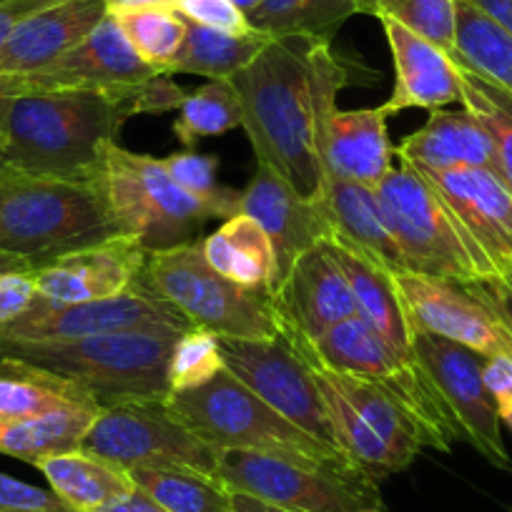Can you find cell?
I'll return each mask as SVG.
<instances>
[{
	"label": "cell",
	"mask_w": 512,
	"mask_h": 512,
	"mask_svg": "<svg viewBox=\"0 0 512 512\" xmlns=\"http://www.w3.org/2000/svg\"><path fill=\"white\" fill-rule=\"evenodd\" d=\"M256 164L277 171L309 201L324 199V126L339 88L352 83L332 41L274 38L229 78Z\"/></svg>",
	"instance_id": "1"
},
{
	"label": "cell",
	"mask_w": 512,
	"mask_h": 512,
	"mask_svg": "<svg viewBox=\"0 0 512 512\" xmlns=\"http://www.w3.org/2000/svg\"><path fill=\"white\" fill-rule=\"evenodd\" d=\"M146 83V81H144ZM144 83L123 93L33 91L8 111L3 164L36 176L96 181L103 149L141 113Z\"/></svg>",
	"instance_id": "2"
},
{
	"label": "cell",
	"mask_w": 512,
	"mask_h": 512,
	"mask_svg": "<svg viewBox=\"0 0 512 512\" xmlns=\"http://www.w3.org/2000/svg\"><path fill=\"white\" fill-rule=\"evenodd\" d=\"M118 236L96 181L0 169V249L33 269Z\"/></svg>",
	"instance_id": "3"
},
{
	"label": "cell",
	"mask_w": 512,
	"mask_h": 512,
	"mask_svg": "<svg viewBox=\"0 0 512 512\" xmlns=\"http://www.w3.org/2000/svg\"><path fill=\"white\" fill-rule=\"evenodd\" d=\"M176 329H139L61 342H0V354L23 359L81 384L103 407L164 400Z\"/></svg>",
	"instance_id": "4"
},
{
	"label": "cell",
	"mask_w": 512,
	"mask_h": 512,
	"mask_svg": "<svg viewBox=\"0 0 512 512\" xmlns=\"http://www.w3.org/2000/svg\"><path fill=\"white\" fill-rule=\"evenodd\" d=\"M294 337L307 344L309 352L334 372L357 374L390 397L410 420L422 450L430 447L437 452H450L460 442V427L442 397L440 387L430 377L415 354L397 352L384 342L362 317H349L334 324L317 342Z\"/></svg>",
	"instance_id": "5"
},
{
	"label": "cell",
	"mask_w": 512,
	"mask_h": 512,
	"mask_svg": "<svg viewBox=\"0 0 512 512\" xmlns=\"http://www.w3.org/2000/svg\"><path fill=\"white\" fill-rule=\"evenodd\" d=\"M164 405L181 425L219 452L256 450L352 465L342 452L314 440L272 410L226 367L196 390L169 392Z\"/></svg>",
	"instance_id": "6"
},
{
	"label": "cell",
	"mask_w": 512,
	"mask_h": 512,
	"mask_svg": "<svg viewBox=\"0 0 512 512\" xmlns=\"http://www.w3.org/2000/svg\"><path fill=\"white\" fill-rule=\"evenodd\" d=\"M139 282L179 309L191 327L231 339H282L269 294L221 277L206 262L201 241L149 251Z\"/></svg>",
	"instance_id": "7"
},
{
	"label": "cell",
	"mask_w": 512,
	"mask_h": 512,
	"mask_svg": "<svg viewBox=\"0 0 512 512\" xmlns=\"http://www.w3.org/2000/svg\"><path fill=\"white\" fill-rule=\"evenodd\" d=\"M377 196L410 272L462 287L497 279L485 254L420 171L407 164L392 169L377 186Z\"/></svg>",
	"instance_id": "8"
},
{
	"label": "cell",
	"mask_w": 512,
	"mask_h": 512,
	"mask_svg": "<svg viewBox=\"0 0 512 512\" xmlns=\"http://www.w3.org/2000/svg\"><path fill=\"white\" fill-rule=\"evenodd\" d=\"M96 184L101 186L118 234L134 236L146 251L194 241L201 226L216 219L204 201L176 186L166 174L164 161L134 154L118 146V141L103 149Z\"/></svg>",
	"instance_id": "9"
},
{
	"label": "cell",
	"mask_w": 512,
	"mask_h": 512,
	"mask_svg": "<svg viewBox=\"0 0 512 512\" xmlns=\"http://www.w3.org/2000/svg\"><path fill=\"white\" fill-rule=\"evenodd\" d=\"M216 477L289 512H362L382 505L377 482L352 465L256 450L219 452Z\"/></svg>",
	"instance_id": "10"
},
{
	"label": "cell",
	"mask_w": 512,
	"mask_h": 512,
	"mask_svg": "<svg viewBox=\"0 0 512 512\" xmlns=\"http://www.w3.org/2000/svg\"><path fill=\"white\" fill-rule=\"evenodd\" d=\"M81 450L126 472L134 467H191L216 475L219 467V450L181 425L164 400L103 407Z\"/></svg>",
	"instance_id": "11"
},
{
	"label": "cell",
	"mask_w": 512,
	"mask_h": 512,
	"mask_svg": "<svg viewBox=\"0 0 512 512\" xmlns=\"http://www.w3.org/2000/svg\"><path fill=\"white\" fill-rule=\"evenodd\" d=\"M219 347L224 367L256 397L314 440L339 450L322 392L302 357L284 339L219 337Z\"/></svg>",
	"instance_id": "12"
},
{
	"label": "cell",
	"mask_w": 512,
	"mask_h": 512,
	"mask_svg": "<svg viewBox=\"0 0 512 512\" xmlns=\"http://www.w3.org/2000/svg\"><path fill=\"white\" fill-rule=\"evenodd\" d=\"M139 329H176L186 332L179 309L156 297L149 287L136 282L123 294L71 307H31L16 322L0 329V342H61V339L103 337V334L139 332Z\"/></svg>",
	"instance_id": "13"
},
{
	"label": "cell",
	"mask_w": 512,
	"mask_h": 512,
	"mask_svg": "<svg viewBox=\"0 0 512 512\" xmlns=\"http://www.w3.org/2000/svg\"><path fill=\"white\" fill-rule=\"evenodd\" d=\"M412 352L440 387L460 427L462 442L480 452L497 470H512L510 452L502 440L500 415L482 379V354L432 334H415Z\"/></svg>",
	"instance_id": "14"
},
{
	"label": "cell",
	"mask_w": 512,
	"mask_h": 512,
	"mask_svg": "<svg viewBox=\"0 0 512 512\" xmlns=\"http://www.w3.org/2000/svg\"><path fill=\"white\" fill-rule=\"evenodd\" d=\"M392 282L415 334L450 339L482 357H512L507 324L467 287L415 272L392 274Z\"/></svg>",
	"instance_id": "15"
},
{
	"label": "cell",
	"mask_w": 512,
	"mask_h": 512,
	"mask_svg": "<svg viewBox=\"0 0 512 512\" xmlns=\"http://www.w3.org/2000/svg\"><path fill=\"white\" fill-rule=\"evenodd\" d=\"M149 251L134 236H111L101 244L58 256L33 269L38 297L33 307L56 309L123 294L139 282Z\"/></svg>",
	"instance_id": "16"
},
{
	"label": "cell",
	"mask_w": 512,
	"mask_h": 512,
	"mask_svg": "<svg viewBox=\"0 0 512 512\" xmlns=\"http://www.w3.org/2000/svg\"><path fill=\"white\" fill-rule=\"evenodd\" d=\"M239 214L251 216L262 226L274 246L277 279L269 297L282 289L294 262L304 251L332 236V224L322 201L299 196L289 181L264 164H256L254 179L241 191Z\"/></svg>",
	"instance_id": "17"
},
{
	"label": "cell",
	"mask_w": 512,
	"mask_h": 512,
	"mask_svg": "<svg viewBox=\"0 0 512 512\" xmlns=\"http://www.w3.org/2000/svg\"><path fill=\"white\" fill-rule=\"evenodd\" d=\"M415 169V166H412ZM485 254L497 279L512 277V191L490 169H417Z\"/></svg>",
	"instance_id": "18"
},
{
	"label": "cell",
	"mask_w": 512,
	"mask_h": 512,
	"mask_svg": "<svg viewBox=\"0 0 512 512\" xmlns=\"http://www.w3.org/2000/svg\"><path fill=\"white\" fill-rule=\"evenodd\" d=\"M159 68L141 61L134 46L123 36L111 13L66 56L56 58L41 71L26 76L33 91H103L123 93L149 78L159 76Z\"/></svg>",
	"instance_id": "19"
},
{
	"label": "cell",
	"mask_w": 512,
	"mask_h": 512,
	"mask_svg": "<svg viewBox=\"0 0 512 512\" xmlns=\"http://www.w3.org/2000/svg\"><path fill=\"white\" fill-rule=\"evenodd\" d=\"M269 299L277 309L282 337L297 334L317 342L334 324L357 317L352 289L327 241L304 251L282 289Z\"/></svg>",
	"instance_id": "20"
},
{
	"label": "cell",
	"mask_w": 512,
	"mask_h": 512,
	"mask_svg": "<svg viewBox=\"0 0 512 512\" xmlns=\"http://www.w3.org/2000/svg\"><path fill=\"white\" fill-rule=\"evenodd\" d=\"M390 43L392 63H395V91L382 103L387 116L407 111V108H445L462 101L460 63L425 38L415 36L392 18H377Z\"/></svg>",
	"instance_id": "21"
},
{
	"label": "cell",
	"mask_w": 512,
	"mask_h": 512,
	"mask_svg": "<svg viewBox=\"0 0 512 512\" xmlns=\"http://www.w3.org/2000/svg\"><path fill=\"white\" fill-rule=\"evenodd\" d=\"M103 0H58L33 13L16 28L0 51V73L31 76L56 58L86 41L88 33L106 18Z\"/></svg>",
	"instance_id": "22"
},
{
	"label": "cell",
	"mask_w": 512,
	"mask_h": 512,
	"mask_svg": "<svg viewBox=\"0 0 512 512\" xmlns=\"http://www.w3.org/2000/svg\"><path fill=\"white\" fill-rule=\"evenodd\" d=\"M322 204L332 224L329 239L384 272H410L405 254L387 224L377 189L327 174Z\"/></svg>",
	"instance_id": "23"
},
{
	"label": "cell",
	"mask_w": 512,
	"mask_h": 512,
	"mask_svg": "<svg viewBox=\"0 0 512 512\" xmlns=\"http://www.w3.org/2000/svg\"><path fill=\"white\" fill-rule=\"evenodd\" d=\"M395 146L390 144L387 113L377 108H334L324 126V174L377 189L390 174Z\"/></svg>",
	"instance_id": "24"
},
{
	"label": "cell",
	"mask_w": 512,
	"mask_h": 512,
	"mask_svg": "<svg viewBox=\"0 0 512 512\" xmlns=\"http://www.w3.org/2000/svg\"><path fill=\"white\" fill-rule=\"evenodd\" d=\"M400 164L427 171L445 169H490L497 174L495 149L485 126L467 108L445 111L435 108L415 134L407 136L395 149Z\"/></svg>",
	"instance_id": "25"
},
{
	"label": "cell",
	"mask_w": 512,
	"mask_h": 512,
	"mask_svg": "<svg viewBox=\"0 0 512 512\" xmlns=\"http://www.w3.org/2000/svg\"><path fill=\"white\" fill-rule=\"evenodd\" d=\"M292 349L302 357V362L307 364L314 382H317L319 392H322V400L324 407H327L329 422H332L334 437H337V445L339 450L344 452V457H347L354 467H359L364 475L372 477L377 485L382 480H387L390 475L407 470L410 462L402 455H397V452L392 450L367 422H364V417L359 415L357 407L339 392V387L329 379V374L324 372L322 364H319L312 354L304 352V349Z\"/></svg>",
	"instance_id": "26"
},
{
	"label": "cell",
	"mask_w": 512,
	"mask_h": 512,
	"mask_svg": "<svg viewBox=\"0 0 512 512\" xmlns=\"http://www.w3.org/2000/svg\"><path fill=\"white\" fill-rule=\"evenodd\" d=\"M58 407H101L81 384L0 354V432Z\"/></svg>",
	"instance_id": "27"
},
{
	"label": "cell",
	"mask_w": 512,
	"mask_h": 512,
	"mask_svg": "<svg viewBox=\"0 0 512 512\" xmlns=\"http://www.w3.org/2000/svg\"><path fill=\"white\" fill-rule=\"evenodd\" d=\"M327 244L337 264L342 267L344 277H347L349 289H352L354 304H357V317H362L397 352L415 354L412 352L415 332H412L405 307H402L400 297H397L392 274L374 267L362 256L352 254L349 249L339 246L337 241L327 239Z\"/></svg>",
	"instance_id": "28"
},
{
	"label": "cell",
	"mask_w": 512,
	"mask_h": 512,
	"mask_svg": "<svg viewBox=\"0 0 512 512\" xmlns=\"http://www.w3.org/2000/svg\"><path fill=\"white\" fill-rule=\"evenodd\" d=\"M201 251L221 277L244 289L272 292L277 279V256L267 231L251 216L236 214L226 219L221 229L201 241Z\"/></svg>",
	"instance_id": "29"
},
{
	"label": "cell",
	"mask_w": 512,
	"mask_h": 512,
	"mask_svg": "<svg viewBox=\"0 0 512 512\" xmlns=\"http://www.w3.org/2000/svg\"><path fill=\"white\" fill-rule=\"evenodd\" d=\"M51 490L76 512H96L134 490L126 470L83 450L61 452L33 462Z\"/></svg>",
	"instance_id": "30"
},
{
	"label": "cell",
	"mask_w": 512,
	"mask_h": 512,
	"mask_svg": "<svg viewBox=\"0 0 512 512\" xmlns=\"http://www.w3.org/2000/svg\"><path fill=\"white\" fill-rule=\"evenodd\" d=\"M101 407H58L31 420L16 422L0 432V455L23 462H38L41 457L81 450L86 432Z\"/></svg>",
	"instance_id": "31"
},
{
	"label": "cell",
	"mask_w": 512,
	"mask_h": 512,
	"mask_svg": "<svg viewBox=\"0 0 512 512\" xmlns=\"http://www.w3.org/2000/svg\"><path fill=\"white\" fill-rule=\"evenodd\" d=\"M269 41H274V38L259 31L234 36V33L189 23L184 48H181L174 66L169 68V76L194 73V76H204L209 81H229L241 68L249 66Z\"/></svg>",
	"instance_id": "32"
},
{
	"label": "cell",
	"mask_w": 512,
	"mask_h": 512,
	"mask_svg": "<svg viewBox=\"0 0 512 512\" xmlns=\"http://www.w3.org/2000/svg\"><path fill=\"white\" fill-rule=\"evenodd\" d=\"M457 63L512 96V36L470 0H457Z\"/></svg>",
	"instance_id": "33"
},
{
	"label": "cell",
	"mask_w": 512,
	"mask_h": 512,
	"mask_svg": "<svg viewBox=\"0 0 512 512\" xmlns=\"http://www.w3.org/2000/svg\"><path fill=\"white\" fill-rule=\"evenodd\" d=\"M128 477L166 512H234L231 490L191 467H134Z\"/></svg>",
	"instance_id": "34"
},
{
	"label": "cell",
	"mask_w": 512,
	"mask_h": 512,
	"mask_svg": "<svg viewBox=\"0 0 512 512\" xmlns=\"http://www.w3.org/2000/svg\"><path fill=\"white\" fill-rule=\"evenodd\" d=\"M352 16H357L352 0H262L249 23L269 38L332 41Z\"/></svg>",
	"instance_id": "35"
},
{
	"label": "cell",
	"mask_w": 512,
	"mask_h": 512,
	"mask_svg": "<svg viewBox=\"0 0 512 512\" xmlns=\"http://www.w3.org/2000/svg\"><path fill=\"white\" fill-rule=\"evenodd\" d=\"M121 26L123 36L134 46L141 61L169 73L186 41L189 21L171 3H144L108 11Z\"/></svg>",
	"instance_id": "36"
},
{
	"label": "cell",
	"mask_w": 512,
	"mask_h": 512,
	"mask_svg": "<svg viewBox=\"0 0 512 512\" xmlns=\"http://www.w3.org/2000/svg\"><path fill=\"white\" fill-rule=\"evenodd\" d=\"M241 103L229 81H209L196 91L186 93L179 106V118L174 121V134L184 149H196V144L211 136H221L241 126Z\"/></svg>",
	"instance_id": "37"
},
{
	"label": "cell",
	"mask_w": 512,
	"mask_h": 512,
	"mask_svg": "<svg viewBox=\"0 0 512 512\" xmlns=\"http://www.w3.org/2000/svg\"><path fill=\"white\" fill-rule=\"evenodd\" d=\"M462 108L485 126L495 149L497 176L512 191V96L460 66Z\"/></svg>",
	"instance_id": "38"
},
{
	"label": "cell",
	"mask_w": 512,
	"mask_h": 512,
	"mask_svg": "<svg viewBox=\"0 0 512 512\" xmlns=\"http://www.w3.org/2000/svg\"><path fill=\"white\" fill-rule=\"evenodd\" d=\"M161 161H164L166 174L176 181V186H181L186 194L204 201L214 211L216 219H231V216L239 214L241 191H234L216 181L219 161L214 156L196 154L191 149L181 151V154H171Z\"/></svg>",
	"instance_id": "39"
},
{
	"label": "cell",
	"mask_w": 512,
	"mask_h": 512,
	"mask_svg": "<svg viewBox=\"0 0 512 512\" xmlns=\"http://www.w3.org/2000/svg\"><path fill=\"white\" fill-rule=\"evenodd\" d=\"M224 369L219 334L204 327H191L179 334L169 359V392L196 390L201 384L211 382Z\"/></svg>",
	"instance_id": "40"
},
{
	"label": "cell",
	"mask_w": 512,
	"mask_h": 512,
	"mask_svg": "<svg viewBox=\"0 0 512 512\" xmlns=\"http://www.w3.org/2000/svg\"><path fill=\"white\" fill-rule=\"evenodd\" d=\"M392 18L457 61V0H387L377 18Z\"/></svg>",
	"instance_id": "41"
},
{
	"label": "cell",
	"mask_w": 512,
	"mask_h": 512,
	"mask_svg": "<svg viewBox=\"0 0 512 512\" xmlns=\"http://www.w3.org/2000/svg\"><path fill=\"white\" fill-rule=\"evenodd\" d=\"M169 3L189 23H199V26L216 28V31L234 33V36L254 33L249 18L231 0H169Z\"/></svg>",
	"instance_id": "42"
},
{
	"label": "cell",
	"mask_w": 512,
	"mask_h": 512,
	"mask_svg": "<svg viewBox=\"0 0 512 512\" xmlns=\"http://www.w3.org/2000/svg\"><path fill=\"white\" fill-rule=\"evenodd\" d=\"M0 512H76L53 490L0 472Z\"/></svg>",
	"instance_id": "43"
},
{
	"label": "cell",
	"mask_w": 512,
	"mask_h": 512,
	"mask_svg": "<svg viewBox=\"0 0 512 512\" xmlns=\"http://www.w3.org/2000/svg\"><path fill=\"white\" fill-rule=\"evenodd\" d=\"M38 297L33 269L26 272H0V329L16 322L33 307Z\"/></svg>",
	"instance_id": "44"
},
{
	"label": "cell",
	"mask_w": 512,
	"mask_h": 512,
	"mask_svg": "<svg viewBox=\"0 0 512 512\" xmlns=\"http://www.w3.org/2000/svg\"><path fill=\"white\" fill-rule=\"evenodd\" d=\"M482 379L495 400L500 422L512 430V357L505 354L482 357Z\"/></svg>",
	"instance_id": "45"
},
{
	"label": "cell",
	"mask_w": 512,
	"mask_h": 512,
	"mask_svg": "<svg viewBox=\"0 0 512 512\" xmlns=\"http://www.w3.org/2000/svg\"><path fill=\"white\" fill-rule=\"evenodd\" d=\"M467 289H470L480 302H485L512 332V277L467 284Z\"/></svg>",
	"instance_id": "46"
},
{
	"label": "cell",
	"mask_w": 512,
	"mask_h": 512,
	"mask_svg": "<svg viewBox=\"0 0 512 512\" xmlns=\"http://www.w3.org/2000/svg\"><path fill=\"white\" fill-rule=\"evenodd\" d=\"M58 0H3L0 3V51L11 41V36L16 33V28L21 26L26 18H31L33 13L43 11V8L53 6Z\"/></svg>",
	"instance_id": "47"
},
{
	"label": "cell",
	"mask_w": 512,
	"mask_h": 512,
	"mask_svg": "<svg viewBox=\"0 0 512 512\" xmlns=\"http://www.w3.org/2000/svg\"><path fill=\"white\" fill-rule=\"evenodd\" d=\"M31 93V83L26 76H11V73H0V149L6 146V131H8V111H11L13 101L18 96Z\"/></svg>",
	"instance_id": "48"
},
{
	"label": "cell",
	"mask_w": 512,
	"mask_h": 512,
	"mask_svg": "<svg viewBox=\"0 0 512 512\" xmlns=\"http://www.w3.org/2000/svg\"><path fill=\"white\" fill-rule=\"evenodd\" d=\"M96 512H166V510L159 505V502L151 500L146 492H141L139 487H134L131 492H126V495L118 497V500L108 502L106 507H101V510Z\"/></svg>",
	"instance_id": "49"
},
{
	"label": "cell",
	"mask_w": 512,
	"mask_h": 512,
	"mask_svg": "<svg viewBox=\"0 0 512 512\" xmlns=\"http://www.w3.org/2000/svg\"><path fill=\"white\" fill-rule=\"evenodd\" d=\"M231 505H234V512H289L282 510V507L269 505V502L256 500L251 495H244V492H231Z\"/></svg>",
	"instance_id": "50"
},
{
	"label": "cell",
	"mask_w": 512,
	"mask_h": 512,
	"mask_svg": "<svg viewBox=\"0 0 512 512\" xmlns=\"http://www.w3.org/2000/svg\"><path fill=\"white\" fill-rule=\"evenodd\" d=\"M26 269H33L26 259L16 254H8V251L0 249V272H26Z\"/></svg>",
	"instance_id": "51"
},
{
	"label": "cell",
	"mask_w": 512,
	"mask_h": 512,
	"mask_svg": "<svg viewBox=\"0 0 512 512\" xmlns=\"http://www.w3.org/2000/svg\"><path fill=\"white\" fill-rule=\"evenodd\" d=\"M354 8H357V13H364V16H379V11L384 8V3L387 0H352Z\"/></svg>",
	"instance_id": "52"
},
{
	"label": "cell",
	"mask_w": 512,
	"mask_h": 512,
	"mask_svg": "<svg viewBox=\"0 0 512 512\" xmlns=\"http://www.w3.org/2000/svg\"><path fill=\"white\" fill-rule=\"evenodd\" d=\"M108 11H116V8H128V6H144V3H169V0H103Z\"/></svg>",
	"instance_id": "53"
},
{
	"label": "cell",
	"mask_w": 512,
	"mask_h": 512,
	"mask_svg": "<svg viewBox=\"0 0 512 512\" xmlns=\"http://www.w3.org/2000/svg\"><path fill=\"white\" fill-rule=\"evenodd\" d=\"M231 3H234V6H236V8H239V11H241V13H244V16H246V18H249V16H251V13H254V11H256V8L262 6V0H231Z\"/></svg>",
	"instance_id": "54"
},
{
	"label": "cell",
	"mask_w": 512,
	"mask_h": 512,
	"mask_svg": "<svg viewBox=\"0 0 512 512\" xmlns=\"http://www.w3.org/2000/svg\"><path fill=\"white\" fill-rule=\"evenodd\" d=\"M362 512H384V507L377 505V507H369V510H362Z\"/></svg>",
	"instance_id": "55"
},
{
	"label": "cell",
	"mask_w": 512,
	"mask_h": 512,
	"mask_svg": "<svg viewBox=\"0 0 512 512\" xmlns=\"http://www.w3.org/2000/svg\"><path fill=\"white\" fill-rule=\"evenodd\" d=\"M3 166H6V164H3V156H0V169H3Z\"/></svg>",
	"instance_id": "56"
},
{
	"label": "cell",
	"mask_w": 512,
	"mask_h": 512,
	"mask_svg": "<svg viewBox=\"0 0 512 512\" xmlns=\"http://www.w3.org/2000/svg\"><path fill=\"white\" fill-rule=\"evenodd\" d=\"M0 3H3V0H0Z\"/></svg>",
	"instance_id": "57"
}]
</instances>
